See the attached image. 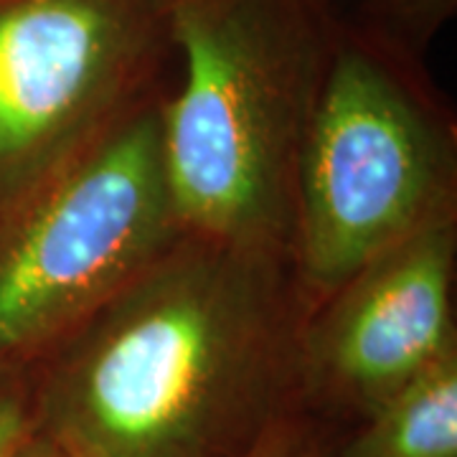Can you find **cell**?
I'll use <instances>...</instances> for the list:
<instances>
[{
	"mask_svg": "<svg viewBox=\"0 0 457 457\" xmlns=\"http://www.w3.org/2000/svg\"><path fill=\"white\" fill-rule=\"evenodd\" d=\"M173 77L168 0H0V206Z\"/></svg>",
	"mask_w": 457,
	"mask_h": 457,
	"instance_id": "5b68a950",
	"label": "cell"
},
{
	"mask_svg": "<svg viewBox=\"0 0 457 457\" xmlns=\"http://www.w3.org/2000/svg\"><path fill=\"white\" fill-rule=\"evenodd\" d=\"M330 3H333V5H336V8H338V11H345V3H353V0H330Z\"/></svg>",
	"mask_w": 457,
	"mask_h": 457,
	"instance_id": "7c38bea8",
	"label": "cell"
},
{
	"mask_svg": "<svg viewBox=\"0 0 457 457\" xmlns=\"http://www.w3.org/2000/svg\"><path fill=\"white\" fill-rule=\"evenodd\" d=\"M343 13L396 49L425 59L437 33L455 18L457 0H353Z\"/></svg>",
	"mask_w": 457,
	"mask_h": 457,
	"instance_id": "ba28073f",
	"label": "cell"
},
{
	"mask_svg": "<svg viewBox=\"0 0 457 457\" xmlns=\"http://www.w3.org/2000/svg\"><path fill=\"white\" fill-rule=\"evenodd\" d=\"M333 457H457V353L345 429Z\"/></svg>",
	"mask_w": 457,
	"mask_h": 457,
	"instance_id": "52a82bcc",
	"label": "cell"
},
{
	"mask_svg": "<svg viewBox=\"0 0 457 457\" xmlns=\"http://www.w3.org/2000/svg\"><path fill=\"white\" fill-rule=\"evenodd\" d=\"M338 435L308 414L282 420L249 457H333Z\"/></svg>",
	"mask_w": 457,
	"mask_h": 457,
	"instance_id": "30bf717a",
	"label": "cell"
},
{
	"mask_svg": "<svg viewBox=\"0 0 457 457\" xmlns=\"http://www.w3.org/2000/svg\"><path fill=\"white\" fill-rule=\"evenodd\" d=\"M457 216V117L427 62L341 13L297 155L287 262L305 315L376 254Z\"/></svg>",
	"mask_w": 457,
	"mask_h": 457,
	"instance_id": "3957f363",
	"label": "cell"
},
{
	"mask_svg": "<svg viewBox=\"0 0 457 457\" xmlns=\"http://www.w3.org/2000/svg\"><path fill=\"white\" fill-rule=\"evenodd\" d=\"M38 429L36 369H0V457H16Z\"/></svg>",
	"mask_w": 457,
	"mask_h": 457,
	"instance_id": "9c48e42d",
	"label": "cell"
},
{
	"mask_svg": "<svg viewBox=\"0 0 457 457\" xmlns=\"http://www.w3.org/2000/svg\"><path fill=\"white\" fill-rule=\"evenodd\" d=\"M16 457H74L66 450L62 442H56L51 435H46L44 429H38L31 440L21 447V453Z\"/></svg>",
	"mask_w": 457,
	"mask_h": 457,
	"instance_id": "8fae6325",
	"label": "cell"
},
{
	"mask_svg": "<svg viewBox=\"0 0 457 457\" xmlns=\"http://www.w3.org/2000/svg\"><path fill=\"white\" fill-rule=\"evenodd\" d=\"M341 11L330 0H168L161 143L180 227L287 260L297 155Z\"/></svg>",
	"mask_w": 457,
	"mask_h": 457,
	"instance_id": "7a4b0ae2",
	"label": "cell"
},
{
	"mask_svg": "<svg viewBox=\"0 0 457 457\" xmlns=\"http://www.w3.org/2000/svg\"><path fill=\"white\" fill-rule=\"evenodd\" d=\"M457 216L366 262L305 315L300 411L338 437L457 353Z\"/></svg>",
	"mask_w": 457,
	"mask_h": 457,
	"instance_id": "8992f818",
	"label": "cell"
},
{
	"mask_svg": "<svg viewBox=\"0 0 457 457\" xmlns=\"http://www.w3.org/2000/svg\"><path fill=\"white\" fill-rule=\"evenodd\" d=\"M305 305L279 254L183 234L36 369L74 457H249L300 411Z\"/></svg>",
	"mask_w": 457,
	"mask_h": 457,
	"instance_id": "6da1fadb",
	"label": "cell"
},
{
	"mask_svg": "<svg viewBox=\"0 0 457 457\" xmlns=\"http://www.w3.org/2000/svg\"><path fill=\"white\" fill-rule=\"evenodd\" d=\"M163 97L0 206V369L49 359L186 234L165 176Z\"/></svg>",
	"mask_w": 457,
	"mask_h": 457,
	"instance_id": "277c9868",
	"label": "cell"
}]
</instances>
